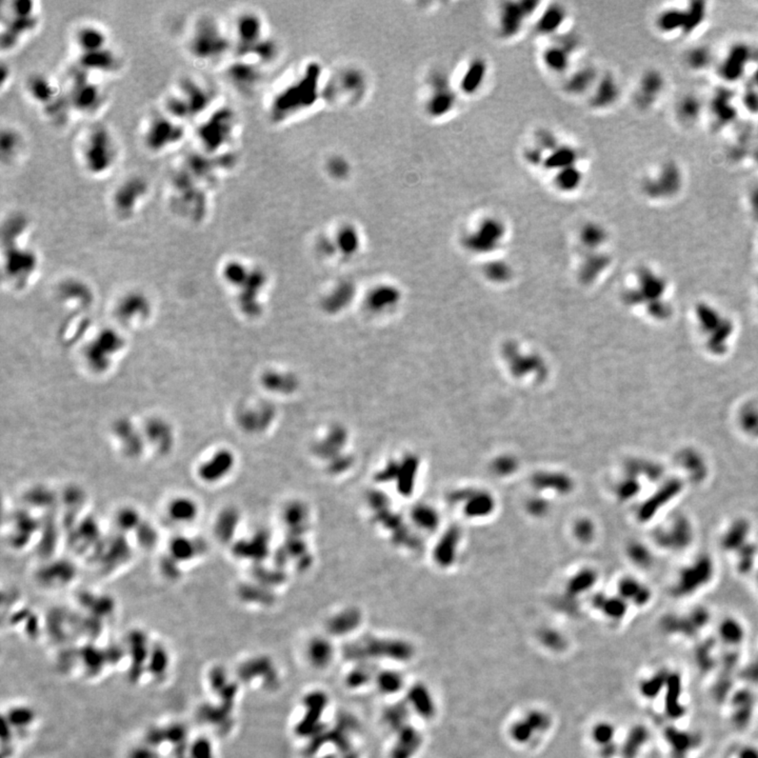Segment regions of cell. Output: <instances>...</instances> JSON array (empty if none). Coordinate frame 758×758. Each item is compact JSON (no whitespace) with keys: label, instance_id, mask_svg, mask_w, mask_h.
Instances as JSON below:
<instances>
[{"label":"cell","instance_id":"obj_1","mask_svg":"<svg viewBox=\"0 0 758 758\" xmlns=\"http://www.w3.org/2000/svg\"><path fill=\"white\" fill-rule=\"evenodd\" d=\"M343 656L359 663H367L369 659H389L406 663L413 658L414 649L411 643L403 639L366 637L345 645Z\"/></svg>","mask_w":758,"mask_h":758},{"label":"cell","instance_id":"obj_2","mask_svg":"<svg viewBox=\"0 0 758 758\" xmlns=\"http://www.w3.org/2000/svg\"><path fill=\"white\" fill-rule=\"evenodd\" d=\"M540 7L538 1H506L502 3L498 12V34L502 39H512L524 29Z\"/></svg>","mask_w":758,"mask_h":758},{"label":"cell","instance_id":"obj_3","mask_svg":"<svg viewBox=\"0 0 758 758\" xmlns=\"http://www.w3.org/2000/svg\"><path fill=\"white\" fill-rule=\"evenodd\" d=\"M329 705V699L321 690H314L307 693L303 701L305 709L303 717L297 723L295 732L301 737H312L321 731V719Z\"/></svg>","mask_w":758,"mask_h":758},{"label":"cell","instance_id":"obj_4","mask_svg":"<svg viewBox=\"0 0 758 758\" xmlns=\"http://www.w3.org/2000/svg\"><path fill=\"white\" fill-rule=\"evenodd\" d=\"M579 48L578 38L575 35L560 36L556 42L546 48L542 54V60L546 69L554 74L567 73L572 64V57Z\"/></svg>","mask_w":758,"mask_h":758},{"label":"cell","instance_id":"obj_5","mask_svg":"<svg viewBox=\"0 0 758 758\" xmlns=\"http://www.w3.org/2000/svg\"><path fill=\"white\" fill-rule=\"evenodd\" d=\"M434 91L428 102V111L434 117H442L451 113L457 104V93L452 88L447 76L436 75Z\"/></svg>","mask_w":758,"mask_h":758},{"label":"cell","instance_id":"obj_6","mask_svg":"<svg viewBox=\"0 0 758 758\" xmlns=\"http://www.w3.org/2000/svg\"><path fill=\"white\" fill-rule=\"evenodd\" d=\"M238 673L239 677L247 683L261 679L263 685L270 689L276 687L279 683L276 667L272 661L267 656H257L249 659L240 665Z\"/></svg>","mask_w":758,"mask_h":758},{"label":"cell","instance_id":"obj_7","mask_svg":"<svg viewBox=\"0 0 758 758\" xmlns=\"http://www.w3.org/2000/svg\"><path fill=\"white\" fill-rule=\"evenodd\" d=\"M488 75V61L480 56L472 58L466 64L460 77L458 84L460 92L466 96L476 95L484 88Z\"/></svg>","mask_w":758,"mask_h":758},{"label":"cell","instance_id":"obj_8","mask_svg":"<svg viewBox=\"0 0 758 758\" xmlns=\"http://www.w3.org/2000/svg\"><path fill=\"white\" fill-rule=\"evenodd\" d=\"M620 96V86L612 73L599 76L590 93L589 104L594 110H607L616 104Z\"/></svg>","mask_w":758,"mask_h":758},{"label":"cell","instance_id":"obj_9","mask_svg":"<svg viewBox=\"0 0 758 758\" xmlns=\"http://www.w3.org/2000/svg\"><path fill=\"white\" fill-rule=\"evenodd\" d=\"M422 741L421 733L409 723L396 732L390 758H413L421 748Z\"/></svg>","mask_w":758,"mask_h":758},{"label":"cell","instance_id":"obj_10","mask_svg":"<svg viewBox=\"0 0 758 758\" xmlns=\"http://www.w3.org/2000/svg\"><path fill=\"white\" fill-rule=\"evenodd\" d=\"M407 703L420 719H433L436 714V705L429 688L422 683H416L408 690Z\"/></svg>","mask_w":758,"mask_h":758},{"label":"cell","instance_id":"obj_11","mask_svg":"<svg viewBox=\"0 0 758 758\" xmlns=\"http://www.w3.org/2000/svg\"><path fill=\"white\" fill-rule=\"evenodd\" d=\"M504 235V226L495 217H486L478 225L477 229L468 236V243L478 248H490L500 243Z\"/></svg>","mask_w":758,"mask_h":758},{"label":"cell","instance_id":"obj_12","mask_svg":"<svg viewBox=\"0 0 758 758\" xmlns=\"http://www.w3.org/2000/svg\"><path fill=\"white\" fill-rule=\"evenodd\" d=\"M568 11L560 3L549 6L538 17L535 30L542 36L557 35L566 23Z\"/></svg>","mask_w":758,"mask_h":758},{"label":"cell","instance_id":"obj_13","mask_svg":"<svg viewBox=\"0 0 758 758\" xmlns=\"http://www.w3.org/2000/svg\"><path fill=\"white\" fill-rule=\"evenodd\" d=\"M599 76L593 66H582L573 72L564 82V91L572 96H582L592 92Z\"/></svg>","mask_w":758,"mask_h":758},{"label":"cell","instance_id":"obj_14","mask_svg":"<svg viewBox=\"0 0 758 758\" xmlns=\"http://www.w3.org/2000/svg\"><path fill=\"white\" fill-rule=\"evenodd\" d=\"M580 160V152L578 149L568 144H560L552 152L547 154L542 168L555 173L562 169L578 166Z\"/></svg>","mask_w":758,"mask_h":758},{"label":"cell","instance_id":"obj_15","mask_svg":"<svg viewBox=\"0 0 758 758\" xmlns=\"http://www.w3.org/2000/svg\"><path fill=\"white\" fill-rule=\"evenodd\" d=\"M334 647L325 637H314L307 643V658L311 667L316 670H325L334 659Z\"/></svg>","mask_w":758,"mask_h":758},{"label":"cell","instance_id":"obj_16","mask_svg":"<svg viewBox=\"0 0 758 758\" xmlns=\"http://www.w3.org/2000/svg\"><path fill=\"white\" fill-rule=\"evenodd\" d=\"M584 180L585 175L582 169L574 166L553 173L552 182L558 192L572 194L580 189Z\"/></svg>","mask_w":758,"mask_h":758},{"label":"cell","instance_id":"obj_17","mask_svg":"<svg viewBox=\"0 0 758 758\" xmlns=\"http://www.w3.org/2000/svg\"><path fill=\"white\" fill-rule=\"evenodd\" d=\"M663 88V78L655 72H648L641 77L635 100L641 108H647L652 104L657 94Z\"/></svg>","mask_w":758,"mask_h":758},{"label":"cell","instance_id":"obj_18","mask_svg":"<svg viewBox=\"0 0 758 758\" xmlns=\"http://www.w3.org/2000/svg\"><path fill=\"white\" fill-rule=\"evenodd\" d=\"M361 623V615L354 610L343 611L330 619L328 631L335 636H343L355 630Z\"/></svg>","mask_w":758,"mask_h":758},{"label":"cell","instance_id":"obj_19","mask_svg":"<svg viewBox=\"0 0 758 758\" xmlns=\"http://www.w3.org/2000/svg\"><path fill=\"white\" fill-rule=\"evenodd\" d=\"M374 683L381 694L395 695L403 690L405 679L398 671L388 669L377 672Z\"/></svg>","mask_w":758,"mask_h":758},{"label":"cell","instance_id":"obj_20","mask_svg":"<svg viewBox=\"0 0 758 758\" xmlns=\"http://www.w3.org/2000/svg\"><path fill=\"white\" fill-rule=\"evenodd\" d=\"M409 705L407 703H397L386 708L383 719L388 728L398 732L405 728L409 719Z\"/></svg>","mask_w":758,"mask_h":758},{"label":"cell","instance_id":"obj_21","mask_svg":"<svg viewBox=\"0 0 758 758\" xmlns=\"http://www.w3.org/2000/svg\"><path fill=\"white\" fill-rule=\"evenodd\" d=\"M376 674L377 673L373 665H369L368 663H359L348 673L345 676V685L350 689H361L374 681Z\"/></svg>","mask_w":758,"mask_h":758},{"label":"cell","instance_id":"obj_22","mask_svg":"<svg viewBox=\"0 0 758 758\" xmlns=\"http://www.w3.org/2000/svg\"><path fill=\"white\" fill-rule=\"evenodd\" d=\"M458 540V533L456 530L450 531L442 538V542L437 546L436 550V558L440 564H449L453 560V553Z\"/></svg>","mask_w":758,"mask_h":758},{"label":"cell","instance_id":"obj_23","mask_svg":"<svg viewBox=\"0 0 758 758\" xmlns=\"http://www.w3.org/2000/svg\"><path fill=\"white\" fill-rule=\"evenodd\" d=\"M534 146H538V149L542 151L544 154L552 152L554 149L560 146V138H557L553 131L549 130V129H538L534 134Z\"/></svg>","mask_w":758,"mask_h":758},{"label":"cell","instance_id":"obj_24","mask_svg":"<svg viewBox=\"0 0 758 758\" xmlns=\"http://www.w3.org/2000/svg\"><path fill=\"white\" fill-rule=\"evenodd\" d=\"M231 466H232V459L229 454H220L205 466L204 471H207L206 477L214 480L226 474V471H229Z\"/></svg>","mask_w":758,"mask_h":758},{"label":"cell","instance_id":"obj_25","mask_svg":"<svg viewBox=\"0 0 758 758\" xmlns=\"http://www.w3.org/2000/svg\"><path fill=\"white\" fill-rule=\"evenodd\" d=\"M493 508L491 498L486 495L474 496L466 508V512L471 516L486 515Z\"/></svg>","mask_w":758,"mask_h":758},{"label":"cell","instance_id":"obj_26","mask_svg":"<svg viewBox=\"0 0 758 758\" xmlns=\"http://www.w3.org/2000/svg\"><path fill=\"white\" fill-rule=\"evenodd\" d=\"M535 731L533 728L531 727L530 723L524 719V721H518L514 723L511 728V735L512 739L516 741V743H528L533 735H534Z\"/></svg>","mask_w":758,"mask_h":758},{"label":"cell","instance_id":"obj_27","mask_svg":"<svg viewBox=\"0 0 758 758\" xmlns=\"http://www.w3.org/2000/svg\"><path fill=\"white\" fill-rule=\"evenodd\" d=\"M414 518L419 526L431 529L437 524V515L432 509L419 506L414 511Z\"/></svg>","mask_w":758,"mask_h":758},{"label":"cell","instance_id":"obj_28","mask_svg":"<svg viewBox=\"0 0 758 758\" xmlns=\"http://www.w3.org/2000/svg\"><path fill=\"white\" fill-rule=\"evenodd\" d=\"M526 721L530 723L535 732L546 731L550 726V719L542 712L532 711L527 715Z\"/></svg>","mask_w":758,"mask_h":758},{"label":"cell","instance_id":"obj_29","mask_svg":"<svg viewBox=\"0 0 758 758\" xmlns=\"http://www.w3.org/2000/svg\"><path fill=\"white\" fill-rule=\"evenodd\" d=\"M546 154L536 146H529L524 152V160L532 167H542Z\"/></svg>","mask_w":758,"mask_h":758},{"label":"cell","instance_id":"obj_30","mask_svg":"<svg viewBox=\"0 0 758 758\" xmlns=\"http://www.w3.org/2000/svg\"><path fill=\"white\" fill-rule=\"evenodd\" d=\"M193 750V756L195 758H214L213 746L208 739H197Z\"/></svg>","mask_w":758,"mask_h":758},{"label":"cell","instance_id":"obj_31","mask_svg":"<svg viewBox=\"0 0 758 758\" xmlns=\"http://www.w3.org/2000/svg\"><path fill=\"white\" fill-rule=\"evenodd\" d=\"M613 730L608 723H599L593 730V739L597 743H607L610 741Z\"/></svg>","mask_w":758,"mask_h":758},{"label":"cell","instance_id":"obj_32","mask_svg":"<svg viewBox=\"0 0 758 758\" xmlns=\"http://www.w3.org/2000/svg\"><path fill=\"white\" fill-rule=\"evenodd\" d=\"M494 466H495V470L498 473L506 474L513 471L515 464H513V460L509 459V458H502V459L498 460Z\"/></svg>","mask_w":758,"mask_h":758},{"label":"cell","instance_id":"obj_33","mask_svg":"<svg viewBox=\"0 0 758 758\" xmlns=\"http://www.w3.org/2000/svg\"><path fill=\"white\" fill-rule=\"evenodd\" d=\"M577 534L582 540H587V538H591L592 534V528L591 524L588 522H582L577 526L576 528Z\"/></svg>","mask_w":758,"mask_h":758},{"label":"cell","instance_id":"obj_34","mask_svg":"<svg viewBox=\"0 0 758 758\" xmlns=\"http://www.w3.org/2000/svg\"><path fill=\"white\" fill-rule=\"evenodd\" d=\"M592 580L593 578L591 577V575L584 574L582 576H579L578 578L576 579V582L572 585V589L573 590L579 591L580 589L584 588L585 586L591 585Z\"/></svg>","mask_w":758,"mask_h":758},{"label":"cell","instance_id":"obj_35","mask_svg":"<svg viewBox=\"0 0 758 758\" xmlns=\"http://www.w3.org/2000/svg\"><path fill=\"white\" fill-rule=\"evenodd\" d=\"M752 202H753L752 204H753L754 210H758V188L752 192Z\"/></svg>","mask_w":758,"mask_h":758},{"label":"cell","instance_id":"obj_36","mask_svg":"<svg viewBox=\"0 0 758 758\" xmlns=\"http://www.w3.org/2000/svg\"><path fill=\"white\" fill-rule=\"evenodd\" d=\"M345 758H359V756L356 753H353V752H345Z\"/></svg>","mask_w":758,"mask_h":758}]
</instances>
